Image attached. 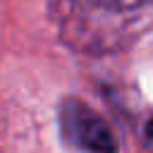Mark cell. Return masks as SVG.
I'll return each instance as SVG.
<instances>
[{
    "label": "cell",
    "instance_id": "cell-1",
    "mask_svg": "<svg viewBox=\"0 0 153 153\" xmlns=\"http://www.w3.org/2000/svg\"><path fill=\"white\" fill-rule=\"evenodd\" d=\"M62 139L84 153H117L120 143L108 120L81 98H65L60 105Z\"/></svg>",
    "mask_w": 153,
    "mask_h": 153
},
{
    "label": "cell",
    "instance_id": "cell-2",
    "mask_svg": "<svg viewBox=\"0 0 153 153\" xmlns=\"http://www.w3.org/2000/svg\"><path fill=\"white\" fill-rule=\"evenodd\" d=\"M98 7L103 10H112V12H129V10H136V7H143L153 0H93Z\"/></svg>",
    "mask_w": 153,
    "mask_h": 153
},
{
    "label": "cell",
    "instance_id": "cell-3",
    "mask_svg": "<svg viewBox=\"0 0 153 153\" xmlns=\"http://www.w3.org/2000/svg\"><path fill=\"white\" fill-rule=\"evenodd\" d=\"M146 134H148V139H153V117H151L148 124H146Z\"/></svg>",
    "mask_w": 153,
    "mask_h": 153
}]
</instances>
